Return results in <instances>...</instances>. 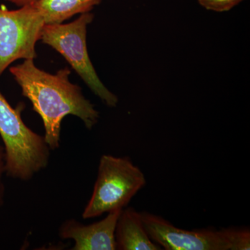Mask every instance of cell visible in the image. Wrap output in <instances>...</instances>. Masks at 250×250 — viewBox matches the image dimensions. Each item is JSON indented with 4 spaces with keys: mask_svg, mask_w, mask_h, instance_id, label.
Returning a JSON list of instances; mask_svg holds the SVG:
<instances>
[{
    "mask_svg": "<svg viewBox=\"0 0 250 250\" xmlns=\"http://www.w3.org/2000/svg\"><path fill=\"white\" fill-rule=\"evenodd\" d=\"M9 71L21 86L23 96L42 118L44 137L51 150L60 146L62 123L65 116H77L90 130L98 123L100 113L83 96L82 88L70 82L71 71L68 67L52 75L38 68L34 59H25Z\"/></svg>",
    "mask_w": 250,
    "mask_h": 250,
    "instance_id": "obj_1",
    "label": "cell"
},
{
    "mask_svg": "<svg viewBox=\"0 0 250 250\" xmlns=\"http://www.w3.org/2000/svg\"><path fill=\"white\" fill-rule=\"evenodd\" d=\"M23 106L13 108L0 92V140L8 177L27 182L49 164L51 149L45 137L24 124Z\"/></svg>",
    "mask_w": 250,
    "mask_h": 250,
    "instance_id": "obj_2",
    "label": "cell"
},
{
    "mask_svg": "<svg viewBox=\"0 0 250 250\" xmlns=\"http://www.w3.org/2000/svg\"><path fill=\"white\" fill-rule=\"evenodd\" d=\"M146 183L143 171L129 157L104 154L99 163L93 193L82 218H95L123 209Z\"/></svg>",
    "mask_w": 250,
    "mask_h": 250,
    "instance_id": "obj_3",
    "label": "cell"
},
{
    "mask_svg": "<svg viewBox=\"0 0 250 250\" xmlns=\"http://www.w3.org/2000/svg\"><path fill=\"white\" fill-rule=\"evenodd\" d=\"M90 12L81 15L68 24H45L40 40L59 52L88 85V88L109 107H116L118 98L104 85L94 68L86 45V31L93 22Z\"/></svg>",
    "mask_w": 250,
    "mask_h": 250,
    "instance_id": "obj_4",
    "label": "cell"
},
{
    "mask_svg": "<svg viewBox=\"0 0 250 250\" xmlns=\"http://www.w3.org/2000/svg\"><path fill=\"white\" fill-rule=\"evenodd\" d=\"M44 25L42 16L32 4L12 11L0 8V77L18 59L37 57L36 44Z\"/></svg>",
    "mask_w": 250,
    "mask_h": 250,
    "instance_id": "obj_5",
    "label": "cell"
},
{
    "mask_svg": "<svg viewBox=\"0 0 250 250\" xmlns=\"http://www.w3.org/2000/svg\"><path fill=\"white\" fill-rule=\"evenodd\" d=\"M149 238L166 250H229L226 229L186 230L162 217L141 212Z\"/></svg>",
    "mask_w": 250,
    "mask_h": 250,
    "instance_id": "obj_6",
    "label": "cell"
},
{
    "mask_svg": "<svg viewBox=\"0 0 250 250\" xmlns=\"http://www.w3.org/2000/svg\"><path fill=\"white\" fill-rule=\"evenodd\" d=\"M122 210L110 212L103 220L88 225L69 219L61 225L59 236L75 241L72 250H116L115 231Z\"/></svg>",
    "mask_w": 250,
    "mask_h": 250,
    "instance_id": "obj_7",
    "label": "cell"
},
{
    "mask_svg": "<svg viewBox=\"0 0 250 250\" xmlns=\"http://www.w3.org/2000/svg\"><path fill=\"white\" fill-rule=\"evenodd\" d=\"M116 250H160L162 248L149 238L145 228L141 212L132 207L123 208L117 221Z\"/></svg>",
    "mask_w": 250,
    "mask_h": 250,
    "instance_id": "obj_8",
    "label": "cell"
},
{
    "mask_svg": "<svg viewBox=\"0 0 250 250\" xmlns=\"http://www.w3.org/2000/svg\"><path fill=\"white\" fill-rule=\"evenodd\" d=\"M102 0H38L31 4L45 24H62L75 15L90 12Z\"/></svg>",
    "mask_w": 250,
    "mask_h": 250,
    "instance_id": "obj_9",
    "label": "cell"
},
{
    "mask_svg": "<svg viewBox=\"0 0 250 250\" xmlns=\"http://www.w3.org/2000/svg\"><path fill=\"white\" fill-rule=\"evenodd\" d=\"M229 250H250V231L248 229L226 228Z\"/></svg>",
    "mask_w": 250,
    "mask_h": 250,
    "instance_id": "obj_10",
    "label": "cell"
},
{
    "mask_svg": "<svg viewBox=\"0 0 250 250\" xmlns=\"http://www.w3.org/2000/svg\"><path fill=\"white\" fill-rule=\"evenodd\" d=\"M243 1V0H197L202 7L215 12H226L230 11Z\"/></svg>",
    "mask_w": 250,
    "mask_h": 250,
    "instance_id": "obj_11",
    "label": "cell"
},
{
    "mask_svg": "<svg viewBox=\"0 0 250 250\" xmlns=\"http://www.w3.org/2000/svg\"><path fill=\"white\" fill-rule=\"evenodd\" d=\"M4 174H6L4 151L2 144L1 143V140H0V207L4 204L5 190L3 177H4Z\"/></svg>",
    "mask_w": 250,
    "mask_h": 250,
    "instance_id": "obj_12",
    "label": "cell"
},
{
    "mask_svg": "<svg viewBox=\"0 0 250 250\" xmlns=\"http://www.w3.org/2000/svg\"><path fill=\"white\" fill-rule=\"evenodd\" d=\"M6 1L13 3V4H16V6H20V7H22V6H25V5L33 4V3L37 1L38 0H6Z\"/></svg>",
    "mask_w": 250,
    "mask_h": 250,
    "instance_id": "obj_13",
    "label": "cell"
}]
</instances>
